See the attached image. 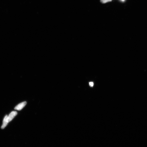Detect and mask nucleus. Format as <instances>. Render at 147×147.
<instances>
[{
	"mask_svg": "<svg viewBox=\"0 0 147 147\" xmlns=\"http://www.w3.org/2000/svg\"><path fill=\"white\" fill-rule=\"evenodd\" d=\"M17 114V113L16 111H13L11 112L9 116L6 115V120L8 123L12 120Z\"/></svg>",
	"mask_w": 147,
	"mask_h": 147,
	"instance_id": "1",
	"label": "nucleus"
},
{
	"mask_svg": "<svg viewBox=\"0 0 147 147\" xmlns=\"http://www.w3.org/2000/svg\"><path fill=\"white\" fill-rule=\"evenodd\" d=\"M27 103L25 101L22 103H20L19 104L17 105L15 107L14 109L18 110H20L23 108L25 106L26 104Z\"/></svg>",
	"mask_w": 147,
	"mask_h": 147,
	"instance_id": "2",
	"label": "nucleus"
},
{
	"mask_svg": "<svg viewBox=\"0 0 147 147\" xmlns=\"http://www.w3.org/2000/svg\"><path fill=\"white\" fill-rule=\"evenodd\" d=\"M6 118V116H5L4 119L3 125L1 127V128L2 129H4L6 127V126L7 125V124L8 123L7 122Z\"/></svg>",
	"mask_w": 147,
	"mask_h": 147,
	"instance_id": "3",
	"label": "nucleus"
},
{
	"mask_svg": "<svg viewBox=\"0 0 147 147\" xmlns=\"http://www.w3.org/2000/svg\"><path fill=\"white\" fill-rule=\"evenodd\" d=\"M112 0H100L101 2L103 3H105L109 2L111 1Z\"/></svg>",
	"mask_w": 147,
	"mask_h": 147,
	"instance_id": "4",
	"label": "nucleus"
},
{
	"mask_svg": "<svg viewBox=\"0 0 147 147\" xmlns=\"http://www.w3.org/2000/svg\"><path fill=\"white\" fill-rule=\"evenodd\" d=\"M89 85L91 86H93L94 85V83L92 82H90L89 83Z\"/></svg>",
	"mask_w": 147,
	"mask_h": 147,
	"instance_id": "5",
	"label": "nucleus"
},
{
	"mask_svg": "<svg viewBox=\"0 0 147 147\" xmlns=\"http://www.w3.org/2000/svg\"><path fill=\"white\" fill-rule=\"evenodd\" d=\"M121 0L122 1H125V0Z\"/></svg>",
	"mask_w": 147,
	"mask_h": 147,
	"instance_id": "6",
	"label": "nucleus"
}]
</instances>
